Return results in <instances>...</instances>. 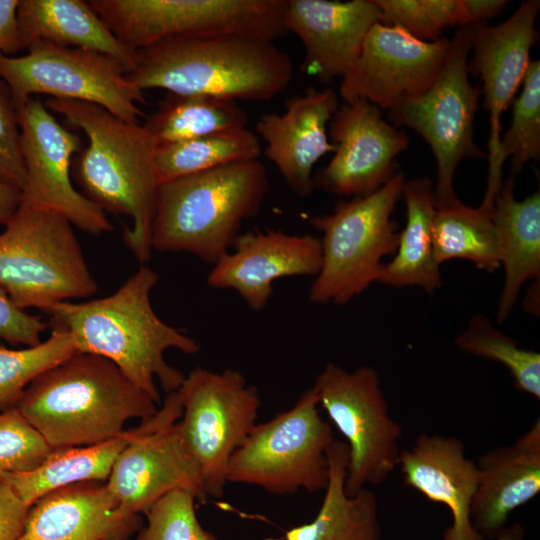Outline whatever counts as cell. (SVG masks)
Instances as JSON below:
<instances>
[{"instance_id":"19","label":"cell","mask_w":540,"mask_h":540,"mask_svg":"<svg viewBox=\"0 0 540 540\" xmlns=\"http://www.w3.org/2000/svg\"><path fill=\"white\" fill-rule=\"evenodd\" d=\"M539 10L540 1L527 0L496 26L472 24L473 57L468 61V73L480 77L481 94H484L485 109L489 113L488 166L499 148L501 115L523 83L531 61V48L538 41L536 19Z\"/></svg>"},{"instance_id":"37","label":"cell","mask_w":540,"mask_h":540,"mask_svg":"<svg viewBox=\"0 0 540 540\" xmlns=\"http://www.w3.org/2000/svg\"><path fill=\"white\" fill-rule=\"evenodd\" d=\"M195 493L174 490L157 500L145 514L147 524L136 540H217L200 524Z\"/></svg>"},{"instance_id":"35","label":"cell","mask_w":540,"mask_h":540,"mask_svg":"<svg viewBox=\"0 0 540 540\" xmlns=\"http://www.w3.org/2000/svg\"><path fill=\"white\" fill-rule=\"evenodd\" d=\"M75 353L72 335L58 328L36 346L19 350L0 346V413L15 407L37 376Z\"/></svg>"},{"instance_id":"38","label":"cell","mask_w":540,"mask_h":540,"mask_svg":"<svg viewBox=\"0 0 540 540\" xmlns=\"http://www.w3.org/2000/svg\"><path fill=\"white\" fill-rule=\"evenodd\" d=\"M51 451L44 437L15 407L0 413V475L30 471Z\"/></svg>"},{"instance_id":"36","label":"cell","mask_w":540,"mask_h":540,"mask_svg":"<svg viewBox=\"0 0 540 540\" xmlns=\"http://www.w3.org/2000/svg\"><path fill=\"white\" fill-rule=\"evenodd\" d=\"M380 23L398 26L413 37L433 42L447 26L470 25L462 0H375Z\"/></svg>"},{"instance_id":"33","label":"cell","mask_w":540,"mask_h":540,"mask_svg":"<svg viewBox=\"0 0 540 540\" xmlns=\"http://www.w3.org/2000/svg\"><path fill=\"white\" fill-rule=\"evenodd\" d=\"M260 154L259 139L248 129L211 134L158 146L156 175L162 184L228 164L256 160Z\"/></svg>"},{"instance_id":"40","label":"cell","mask_w":540,"mask_h":540,"mask_svg":"<svg viewBox=\"0 0 540 540\" xmlns=\"http://www.w3.org/2000/svg\"><path fill=\"white\" fill-rule=\"evenodd\" d=\"M47 327L43 320L17 307L0 288V338L11 344L36 346Z\"/></svg>"},{"instance_id":"24","label":"cell","mask_w":540,"mask_h":540,"mask_svg":"<svg viewBox=\"0 0 540 540\" xmlns=\"http://www.w3.org/2000/svg\"><path fill=\"white\" fill-rule=\"evenodd\" d=\"M479 478L470 507L474 530L493 540L510 513L540 491V419L513 443L482 454L476 462Z\"/></svg>"},{"instance_id":"34","label":"cell","mask_w":540,"mask_h":540,"mask_svg":"<svg viewBox=\"0 0 540 540\" xmlns=\"http://www.w3.org/2000/svg\"><path fill=\"white\" fill-rule=\"evenodd\" d=\"M455 344L466 353L501 363L519 391L540 399V354L520 348L515 339L493 327L482 314L470 320Z\"/></svg>"},{"instance_id":"5","label":"cell","mask_w":540,"mask_h":540,"mask_svg":"<svg viewBox=\"0 0 540 540\" xmlns=\"http://www.w3.org/2000/svg\"><path fill=\"white\" fill-rule=\"evenodd\" d=\"M269 189L258 159L159 184L152 249L190 253L214 265L232 249L243 222L259 213Z\"/></svg>"},{"instance_id":"6","label":"cell","mask_w":540,"mask_h":540,"mask_svg":"<svg viewBox=\"0 0 540 540\" xmlns=\"http://www.w3.org/2000/svg\"><path fill=\"white\" fill-rule=\"evenodd\" d=\"M0 233V288L20 309L93 295L98 288L73 225L63 215L21 200Z\"/></svg>"},{"instance_id":"27","label":"cell","mask_w":540,"mask_h":540,"mask_svg":"<svg viewBox=\"0 0 540 540\" xmlns=\"http://www.w3.org/2000/svg\"><path fill=\"white\" fill-rule=\"evenodd\" d=\"M349 458L345 442L335 440L328 452L329 480L315 518L285 533V540H381L376 495L364 488L353 496L345 492Z\"/></svg>"},{"instance_id":"8","label":"cell","mask_w":540,"mask_h":540,"mask_svg":"<svg viewBox=\"0 0 540 540\" xmlns=\"http://www.w3.org/2000/svg\"><path fill=\"white\" fill-rule=\"evenodd\" d=\"M319 407L310 388L290 409L256 424L229 461L227 483L258 486L274 495L325 490L335 439Z\"/></svg>"},{"instance_id":"28","label":"cell","mask_w":540,"mask_h":540,"mask_svg":"<svg viewBox=\"0 0 540 540\" xmlns=\"http://www.w3.org/2000/svg\"><path fill=\"white\" fill-rule=\"evenodd\" d=\"M402 197L406 224L399 233L391 262L384 264L378 282L394 287L419 286L433 294L442 286L432 244V223L436 212L433 181L428 177L405 180Z\"/></svg>"},{"instance_id":"4","label":"cell","mask_w":540,"mask_h":540,"mask_svg":"<svg viewBox=\"0 0 540 540\" xmlns=\"http://www.w3.org/2000/svg\"><path fill=\"white\" fill-rule=\"evenodd\" d=\"M290 56L273 41L243 34L173 38L138 51L127 78L140 90L163 89L232 101H268L293 77Z\"/></svg>"},{"instance_id":"22","label":"cell","mask_w":540,"mask_h":540,"mask_svg":"<svg viewBox=\"0 0 540 540\" xmlns=\"http://www.w3.org/2000/svg\"><path fill=\"white\" fill-rule=\"evenodd\" d=\"M398 466L406 486L450 510L452 524L442 540H485L470 519L479 472L461 439L422 433L411 448L401 450Z\"/></svg>"},{"instance_id":"44","label":"cell","mask_w":540,"mask_h":540,"mask_svg":"<svg viewBox=\"0 0 540 540\" xmlns=\"http://www.w3.org/2000/svg\"><path fill=\"white\" fill-rule=\"evenodd\" d=\"M22 200V192L19 188L0 181V224L16 212Z\"/></svg>"},{"instance_id":"18","label":"cell","mask_w":540,"mask_h":540,"mask_svg":"<svg viewBox=\"0 0 540 540\" xmlns=\"http://www.w3.org/2000/svg\"><path fill=\"white\" fill-rule=\"evenodd\" d=\"M322 264L321 240L304 234L266 229L240 234L232 250L207 276V284L233 289L253 311L263 310L273 294V282L294 276H316Z\"/></svg>"},{"instance_id":"11","label":"cell","mask_w":540,"mask_h":540,"mask_svg":"<svg viewBox=\"0 0 540 540\" xmlns=\"http://www.w3.org/2000/svg\"><path fill=\"white\" fill-rule=\"evenodd\" d=\"M177 391L179 437L200 469L207 498H221L229 461L257 424L259 391L238 370L202 367L185 376Z\"/></svg>"},{"instance_id":"20","label":"cell","mask_w":540,"mask_h":540,"mask_svg":"<svg viewBox=\"0 0 540 540\" xmlns=\"http://www.w3.org/2000/svg\"><path fill=\"white\" fill-rule=\"evenodd\" d=\"M380 15L375 0H287L284 25L303 43L301 70L329 83L352 67Z\"/></svg>"},{"instance_id":"25","label":"cell","mask_w":540,"mask_h":540,"mask_svg":"<svg viewBox=\"0 0 540 540\" xmlns=\"http://www.w3.org/2000/svg\"><path fill=\"white\" fill-rule=\"evenodd\" d=\"M18 28L25 49L42 41L107 55L131 73L138 52L119 41L83 0H19Z\"/></svg>"},{"instance_id":"31","label":"cell","mask_w":540,"mask_h":540,"mask_svg":"<svg viewBox=\"0 0 540 540\" xmlns=\"http://www.w3.org/2000/svg\"><path fill=\"white\" fill-rule=\"evenodd\" d=\"M432 244L438 265L453 259L472 261L480 270L494 272L500 264V242L492 212L461 201L436 209Z\"/></svg>"},{"instance_id":"9","label":"cell","mask_w":540,"mask_h":540,"mask_svg":"<svg viewBox=\"0 0 540 540\" xmlns=\"http://www.w3.org/2000/svg\"><path fill=\"white\" fill-rule=\"evenodd\" d=\"M472 33V24L459 28L450 40L447 59L433 83L424 92L403 98L388 110L392 124L415 130L436 158V209L460 201L453 179L461 160L485 156L474 141V118L481 89L469 81Z\"/></svg>"},{"instance_id":"23","label":"cell","mask_w":540,"mask_h":540,"mask_svg":"<svg viewBox=\"0 0 540 540\" xmlns=\"http://www.w3.org/2000/svg\"><path fill=\"white\" fill-rule=\"evenodd\" d=\"M106 483L81 482L54 490L30 506L17 540H127L140 528Z\"/></svg>"},{"instance_id":"29","label":"cell","mask_w":540,"mask_h":540,"mask_svg":"<svg viewBox=\"0 0 540 540\" xmlns=\"http://www.w3.org/2000/svg\"><path fill=\"white\" fill-rule=\"evenodd\" d=\"M143 422L120 435L89 446L52 449L45 460L27 472L4 473L0 480L29 507L59 488L107 480L125 447L143 430Z\"/></svg>"},{"instance_id":"10","label":"cell","mask_w":540,"mask_h":540,"mask_svg":"<svg viewBox=\"0 0 540 540\" xmlns=\"http://www.w3.org/2000/svg\"><path fill=\"white\" fill-rule=\"evenodd\" d=\"M100 19L139 51L185 37L243 34L274 41L287 30V0H90Z\"/></svg>"},{"instance_id":"15","label":"cell","mask_w":540,"mask_h":540,"mask_svg":"<svg viewBox=\"0 0 540 540\" xmlns=\"http://www.w3.org/2000/svg\"><path fill=\"white\" fill-rule=\"evenodd\" d=\"M18 120L26 171L22 201L53 210L89 234L112 231L106 213L72 183V160L83 148L79 134L60 124L38 98L18 107Z\"/></svg>"},{"instance_id":"21","label":"cell","mask_w":540,"mask_h":540,"mask_svg":"<svg viewBox=\"0 0 540 540\" xmlns=\"http://www.w3.org/2000/svg\"><path fill=\"white\" fill-rule=\"evenodd\" d=\"M282 114H262L256 131L266 143L265 155L276 166L288 187L300 197L314 190L312 170L316 162L335 145L327 126L339 108L336 92L309 87L285 103Z\"/></svg>"},{"instance_id":"41","label":"cell","mask_w":540,"mask_h":540,"mask_svg":"<svg viewBox=\"0 0 540 540\" xmlns=\"http://www.w3.org/2000/svg\"><path fill=\"white\" fill-rule=\"evenodd\" d=\"M14 491L0 480V540H17L29 510Z\"/></svg>"},{"instance_id":"26","label":"cell","mask_w":540,"mask_h":540,"mask_svg":"<svg viewBox=\"0 0 540 540\" xmlns=\"http://www.w3.org/2000/svg\"><path fill=\"white\" fill-rule=\"evenodd\" d=\"M515 177L509 176L495 198L492 219L500 242V264L505 271L497 320L502 323L513 310L528 280L540 276V192L518 201Z\"/></svg>"},{"instance_id":"46","label":"cell","mask_w":540,"mask_h":540,"mask_svg":"<svg viewBox=\"0 0 540 540\" xmlns=\"http://www.w3.org/2000/svg\"><path fill=\"white\" fill-rule=\"evenodd\" d=\"M267 540H282V539H267Z\"/></svg>"},{"instance_id":"3","label":"cell","mask_w":540,"mask_h":540,"mask_svg":"<svg viewBox=\"0 0 540 540\" xmlns=\"http://www.w3.org/2000/svg\"><path fill=\"white\" fill-rule=\"evenodd\" d=\"M156 405L113 362L77 352L37 376L15 408L58 449L110 440L128 420L152 418Z\"/></svg>"},{"instance_id":"13","label":"cell","mask_w":540,"mask_h":540,"mask_svg":"<svg viewBox=\"0 0 540 540\" xmlns=\"http://www.w3.org/2000/svg\"><path fill=\"white\" fill-rule=\"evenodd\" d=\"M20 57L0 53V79L7 85L17 109L34 94L82 101L103 107L135 123L143 116L138 103L143 91L128 78L115 59L90 50L34 42Z\"/></svg>"},{"instance_id":"39","label":"cell","mask_w":540,"mask_h":540,"mask_svg":"<svg viewBox=\"0 0 540 540\" xmlns=\"http://www.w3.org/2000/svg\"><path fill=\"white\" fill-rule=\"evenodd\" d=\"M19 140L18 109L10 90L0 79V181L22 191L26 171Z\"/></svg>"},{"instance_id":"1","label":"cell","mask_w":540,"mask_h":540,"mask_svg":"<svg viewBox=\"0 0 540 540\" xmlns=\"http://www.w3.org/2000/svg\"><path fill=\"white\" fill-rule=\"evenodd\" d=\"M157 281V273L141 264L107 297L86 302L64 301L43 312L49 316L52 328L72 335L77 352L110 360L159 404L156 380L169 393L177 391L186 376L166 362L165 351L175 348L192 355L200 351V345L155 313L150 295Z\"/></svg>"},{"instance_id":"17","label":"cell","mask_w":540,"mask_h":540,"mask_svg":"<svg viewBox=\"0 0 540 540\" xmlns=\"http://www.w3.org/2000/svg\"><path fill=\"white\" fill-rule=\"evenodd\" d=\"M334 156L313 177L314 188L361 197L387 183L398 171L396 157L409 145L408 136L382 117L367 101L339 106L329 123Z\"/></svg>"},{"instance_id":"14","label":"cell","mask_w":540,"mask_h":540,"mask_svg":"<svg viewBox=\"0 0 540 540\" xmlns=\"http://www.w3.org/2000/svg\"><path fill=\"white\" fill-rule=\"evenodd\" d=\"M182 415L178 391L167 396L143 430L120 453L107 478V488L125 514H146L174 490H189L205 500L200 469L182 443L176 422Z\"/></svg>"},{"instance_id":"7","label":"cell","mask_w":540,"mask_h":540,"mask_svg":"<svg viewBox=\"0 0 540 540\" xmlns=\"http://www.w3.org/2000/svg\"><path fill=\"white\" fill-rule=\"evenodd\" d=\"M405 178L397 172L378 190L339 201L330 214L309 217L322 233V264L309 300L344 305L378 282L386 256L395 254L399 233L392 213Z\"/></svg>"},{"instance_id":"12","label":"cell","mask_w":540,"mask_h":540,"mask_svg":"<svg viewBox=\"0 0 540 540\" xmlns=\"http://www.w3.org/2000/svg\"><path fill=\"white\" fill-rule=\"evenodd\" d=\"M312 388L319 406L346 439V494L386 481L398 467L402 427L388 412L378 372L368 366L347 371L328 363Z\"/></svg>"},{"instance_id":"42","label":"cell","mask_w":540,"mask_h":540,"mask_svg":"<svg viewBox=\"0 0 540 540\" xmlns=\"http://www.w3.org/2000/svg\"><path fill=\"white\" fill-rule=\"evenodd\" d=\"M19 0H0V53L11 56L25 49L17 21Z\"/></svg>"},{"instance_id":"16","label":"cell","mask_w":540,"mask_h":540,"mask_svg":"<svg viewBox=\"0 0 540 540\" xmlns=\"http://www.w3.org/2000/svg\"><path fill=\"white\" fill-rule=\"evenodd\" d=\"M449 49L447 38L425 42L398 26L377 22L366 35L357 60L342 77L340 96L345 103L361 100L389 110L433 83Z\"/></svg>"},{"instance_id":"45","label":"cell","mask_w":540,"mask_h":540,"mask_svg":"<svg viewBox=\"0 0 540 540\" xmlns=\"http://www.w3.org/2000/svg\"><path fill=\"white\" fill-rule=\"evenodd\" d=\"M493 540H525V530L521 523L506 526Z\"/></svg>"},{"instance_id":"30","label":"cell","mask_w":540,"mask_h":540,"mask_svg":"<svg viewBox=\"0 0 540 540\" xmlns=\"http://www.w3.org/2000/svg\"><path fill=\"white\" fill-rule=\"evenodd\" d=\"M247 113L236 101L166 93L143 124L158 146L246 129Z\"/></svg>"},{"instance_id":"2","label":"cell","mask_w":540,"mask_h":540,"mask_svg":"<svg viewBox=\"0 0 540 540\" xmlns=\"http://www.w3.org/2000/svg\"><path fill=\"white\" fill-rule=\"evenodd\" d=\"M45 106L82 130L88 144L73 158L71 174L83 195L105 213L132 219L123 239L145 264L152 254L151 227L159 182L158 145L139 122H126L96 104L50 98Z\"/></svg>"},{"instance_id":"32","label":"cell","mask_w":540,"mask_h":540,"mask_svg":"<svg viewBox=\"0 0 540 540\" xmlns=\"http://www.w3.org/2000/svg\"><path fill=\"white\" fill-rule=\"evenodd\" d=\"M523 89L513 104L512 121L503 137L497 155L488 166L487 188L479 206L492 212L494 201L503 185V164L511 158L509 176L515 177L522 167L540 157V61L531 60Z\"/></svg>"},{"instance_id":"43","label":"cell","mask_w":540,"mask_h":540,"mask_svg":"<svg viewBox=\"0 0 540 540\" xmlns=\"http://www.w3.org/2000/svg\"><path fill=\"white\" fill-rule=\"evenodd\" d=\"M470 25L487 23V21L499 15L506 7L505 0H462Z\"/></svg>"}]
</instances>
